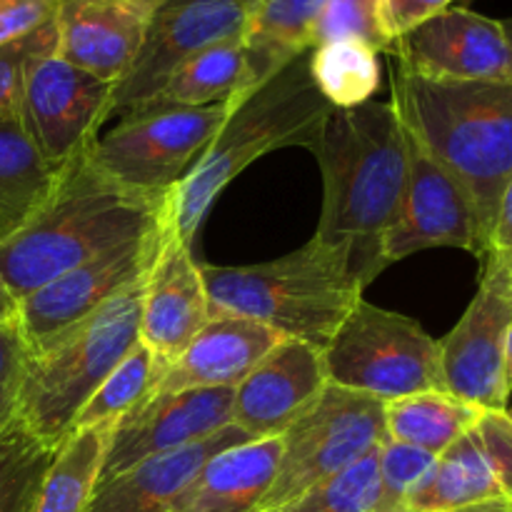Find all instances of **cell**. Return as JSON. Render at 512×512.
<instances>
[{
    "mask_svg": "<svg viewBox=\"0 0 512 512\" xmlns=\"http://www.w3.org/2000/svg\"><path fill=\"white\" fill-rule=\"evenodd\" d=\"M323 170V215L313 238L348 258L360 285L385 265V238L403 210L408 138L393 103L333 108L310 148Z\"/></svg>",
    "mask_w": 512,
    "mask_h": 512,
    "instance_id": "1",
    "label": "cell"
},
{
    "mask_svg": "<svg viewBox=\"0 0 512 512\" xmlns=\"http://www.w3.org/2000/svg\"><path fill=\"white\" fill-rule=\"evenodd\" d=\"M170 193L118 183L88 148L58 170L38 213L0 243V280L20 303L58 275L153 230L170 213Z\"/></svg>",
    "mask_w": 512,
    "mask_h": 512,
    "instance_id": "2",
    "label": "cell"
},
{
    "mask_svg": "<svg viewBox=\"0 0 512 512\" xmlns=\"http://www.w3.org/2000/svg\"><path fill=\"white\" fill-rule=\"evenodd\" d=\"M390 90L405 128L470 198L488 248L512 175V83L433 80L393 60Z\"/></svg>",
    "mask_w": 512,
    "mask_h": 512,
    "instance_id": "3",
    "label": "cell"
},
{
    "mask_svg": "<svg viewBox=\"0 0 512 512\" xmlns=\"http://www.w3.org/2000/svg\"><path fill=\"white\" fill-rule=\"evenodd\" d=\"M215 138L170 193L175 235L193 243L200 223L220 193L265 153L288 145L313 148L333 105L315 88L308 53L295 58L250 93L230 98Z\"/></svg>",
    "mask_w": 512,
    "mask_h": 512,
    "instance_id": "4",
    "label": "cell"
},
{
    "mask_svg": "<svg viewBox=\"0 0 512 512\" xmlns=\"http://www.w3.org/2000/svg\"><path fill=\"white\" fill-rule=\"evenodd\" d=\"M213 313L243 315L283 338L323 350L350 310L363 300V285L340 250L310 238L285 258L238 268L200 265Z\"/></svg>",
    "mask_w": 512,
    "mask_h": 512,
    "instance_id": "5",
    "label": "cell"
},
{
    "mask_svg": "<svg viewBox=\"0 0 512 512\" xmlns=\"http://www.w3.org/2000/svg\"><path fill=\"white\" fill-rule=\"evenodd\" d=\"M150 278V275H148ZM148 278L128 285L38 353H30L18 418L50 448L75 428V418L115 365L140 343Z\"/></svg>",
    "mask_w": 512,
    "mask_h": 512,
    "instance_id": "6",
    "label": "cell"
},
{
    "mask_svg": "<svg viewBox=\"0 0 512 512\" xmlns=\"http://www.w3.org/2000/svg\"><path fill=\"white\" fill-rule=\"evenodd\" d=\"M328 383L383 403L448 390L440 343L413 318L360 300L323 348Z\"/></svg>",
    "mask_w": 512,
    "mask_h": 512,
    "instance_id": "7",
    "label": "cell"
},
{
    "mask_svg": "<svg viewBox=\"0 0 512 512\" xmlns=\"http://www.w3.org/2000/svg\"><path fill=\"white\" fill-rule=\"evenodd\" d=\"M283 438L278 475L260 512L293 503L315 485L335 478L388 440L385 403L370 395L325 385L320 398Z\"/></svg>",
    "mask_w": 512,
    "mask_h": 512,
    "instance_id": "8",
    "label": "cell"
},
{
    "mask_svg": "<svg viewBox=\"0 0 512 512\" xmlns=\"http://www.w3.org/2000/svg\"><path fill=\"white\" fill-rule=\"evenodd\" d=\"M228 110V100L205 108L133 110L95 140L93 160L128 188L165 195L193 170Z\"/></svg>",
    "mask_w": 512,
    "mask_h": 512,
    "instance_id": "9",
    "label": "cell"
},
{
    "mask_svg": "<svg viewBox=\"0 0 512 512\" xmlns=\"http://www.w3.org/2000/svg\"><path fill=\"white\" fill-rule=\"evenodd\" d=\"M512 333V253L488 250L475 298L440 343L448 393L480 410H508L505 358Z\"/></svg>",
    "mask_w": 512,
    "mask_h": 512,
    "instance_id": "10",
    "label": "cell"
},
{
    "mask_svg": "<svg viewBox=\"0 0 512 512\" xmlns=\"http://www.w3.org/2000/svg\"><path fill=\"white\" fill-rule=\"evenodd\" d=\"M173 233V218L168 213L148 233L95 255L20 300L15 320L30 353H38L50 340L88 318L120 290L148 278Z\"/></svg>",
    "mask_w": 512,
    "mask_h": 512,
    "instance_id": "11",
    "label": "cell"
},
{
    "mask_svg": "<svg viewBox=\"0 0 512 512\" xmlns=\"http://www.w3.org/2000/svg\"><path fill=\"white\" fill-rule=\"evenodd\" d=\"M115 85L50 53L25 78L18 113L35 148L53 168L93 148L100 125L113 115Z\"/></svg>",
    "mask_w": 512,
    "mask_h": 512,
    "instance_id": "12",
    "label": "cell"
},
{
    "mask_svg": "<svg viewBox=\"0 0 512 512\" xmlns=\"http://www.w3.org/2000/svg\"><path fill=\"white\" fill-rule=\"evenodd\" d=\"M245 0H163L150 20L143 48L115 85L113 113H133L163 88L165 80L200 50L243 35Z\"/></svg>",
    "mask_w": 512,
    "mask_h": 512,
    "instance_id": "13",
    "label": "cell"
},
{
    "mask_svg": "<svg viewBox=\"0 0 512 512\" xmlns=\"http://www.w3.org/2000/svg\"><path fill=\"white\" fill-rule=\"evenodd\" d=\"M405 138H408V185H405L398 223L385 238V265L398 263L428 248H460L483 260L488 248L465 190L415 140L408 128Z\"/></svg>",
    "mask_w": 512,
    "mask_h": 512,
    "instance_id": "14",
    "label": "cell"
},
{
    "mask_svg": "<svg viewBox=\"0 0 512 512\" xmlns=\"http://www.w3.org/2000/svg\"><path fill=\"white\" fill-rule=\"evenodd\" d=\"M233 388L153 393L113 430L100 480H108L153 455L173 453L233 425Z\"/></svg>",
    "mask_w": 512,
    "mask_h": 512,
    "instance_id": "15",
    "label": "cell"
},
{
    "mask_svg": "<svg viewBox=\"0 0 512 512\" xmlns=\"http://www.w3.org/2000/svg\"><path fill=\"white\" fill-rule=\"evenodd\" d=\"M388 55L423 78L512 83V53L500 20L460 5L395 40Z\"/></svg>",
    "mask_w": 512,
    "mask_h": 512,
    "instance_id": "16",
    "label": "cell"
},
{
    "mask_svg": "<svg viewBox=\"0 0 512 512\" xmlns=\"http://www.w3.org/2000/svg\"><path fill=\"white\" fill-rule=\"evenodd\" d=\"M328 385L323 350L283 338L235 388L233 425L248 438H280Z\"/></svg>",
    "mask_w": 512,
    "mask_h": 512,
    "instance_id": "17",
    "label": "cell"
},
{
    "mask_svg": "<svg viewBox=\"0 0 512 512\" xmlns=\"http://www.w3.org/2000/svg\"><path fill=\"white\" fill-rule=\"evenodd\" d=\"M163 0H60L58 50L75 68L118 85L143 48Z\"/></svg>",
    "mask_w": 512,
    "mask_h": 512,
    "instance_id": "18",
    "label": "cell"
},
{
    "mask_svg": "<svg viewBox=\"0 0 512 512\" xmlns=\"http://www.w3.org/2000/svg\"><path fill=\"white\" fill-rule=\"evenodd\" d=\"M210 315L213 310L200 265L190 245L173 233L145 285L140 343L155 355L165 373L193 343Z\"/></svg>",
    "mask_w": 512,
    "mask_h": 512,
    "instance_id": "19",
    "label": "cell"
},
{
    "mask_svg": "<svg viewBox=\"0 0 512 512\" xmlns=\"http://www.w3.org/2000/svg\"><path fill=\"white\" fill-rule=\"evenodd\" d=\"M253 440L235 425L165 455H153L123 473L100 480L88 512H185L203 465L220 450Z\"/></svg>",
    "mask_w": 512,
    "mask_h": 512,
    "instance_id": "20",
    "label": "cell"
},
{
    "mask_svg": "<svg viewBox=\"0 0 512 512\" xmlns=\"http://www.w3.org/2000/svg\"><path fill=\"white\" fill-rule=\"evenodd\" d=\"M283 340L268 325L243 315L213 313L193 343L163 373L158 393L238 388L250 370Z\"/></svg>",
    "mask_w": 512,
    "mask_h": 512,
    "instance_id": "21",
    "label": "cell"
},
{
    "mask_svg": "<svg viewBox=\"0 0 512 512\" xmlns=\"http://www.w3.org/2000/svg\"><path fill=\"white\" fill-rule=\"evenodd\" d=\"M280 458L283 438L245 440L220 450L195 478L185 512H260Z\"/></svg>",
    "mask_w": 512,
    "mask_h": 512,
    "instance_id": "22",
    "label": "cell"
},
{
    "mask_svg": "<svg viewBox=\"0 0 512 512\" xmlns=\"http://www.w3.org/2000/svg\"><path fill=\"white\" fill-rule=\"evenodd\" d=\"M328 0H258L243 28L253 88L313 48V33Z\"/></svg>",
    "mask_w": 512,
    "mask_h": 512,
    "instance_id": "23",
    "label": "cell"
},
{
    "mask_svg": "<svg viewBox=\"0 0 512 512\" xmlns=\"http://www.w3.org/2000/svg\"><path fill=\"white\" fill-rule=\"evenodd\" d=\"M253 90L250 80V60L243 38L220 40L210 48L200 50L185 60L163 83L158 93L150 95L138 110H168V108H205L223 103Z\"/></svg>",
    "mask_w": 512,
    "mask_h": 512,
    "instance_id": "24",
    "label": "cell"
},
{
    "mask_svg": "<svg viewBox=\"0 0 512 512\" xmlns=\"http://www.w3.org/2000/svg\"><path fill=\"white\" fill-rule=\"evenodd\" d=\"M58 168L28 138L18 110L0 118V243L18 233L50 195Z\"/></svg>",
    "mask_w": 512,
    "mask_h": 512,
    "instance_id": "25",
    "label": "cell"
},
{
    "mask_svg": "<svg viewBox=\"0 0 512 512\" xmlns=\"http://www.w3.org/2000/svg\"><path fill=\"white\" fill-rule=\"evenodd\" d=\"M493 500H505L503 490L473 428L438 455L430 473L410 495L405 512H450Z\"/></svg>",
    "mask_w": 512,
    "mask_h": 512,
    "instance_id": "26",
    "label": "cell"
},
{
    "mask_svg": "<svg viewBox=\"0 0 512 512\" xmlns=\"http://www.w3.org/2000/svg\"><path fill=\"white\" fill-rule=\"evenodd\" d=\"M115 425L75 428L55 450L33 512H88Z\"/></svg>",
    "mask_w": 512,
    "mask_h": 512,
    "instance_id": "27",
    "label": "cell"
},
{
    "mask_svg": "<svg viewBox=\"0 0 512 512\" xmlns=\"http://www.w3.org/2000/svg\"><path fill=\"white\" fill-rule=\"evenodd\" d=\"M483 413L485 410L455 398L448 390L408 395L385 403V435L438 458L473 430Z\"/></svg>",
    "mask_w": 512,
    "mask_h": 512,
    "instance_id": "28",
    "label": "cell"
},
{
    "mask_svg": "<svg viewBox=\"0 0 512 512\" xmlns=\"http://www.w3.org/2000/svg\"><path fill=\"white\" fill-rule=\"evenodd\" d=\"M315 88L333 108H358L380 88V53L360 40H330L308 53Z\"/></svg>",
    "mask_w": 512,
    "mask_h": 512,
    "instance_id": "29",
    "label": "cell"
},
{
    "mask_svg": "<svg viewBox=\"0 0 512 512\" xmlns=\"http://www.w3.org/2000/svg\"><path fill=\"white\" fill-rule=\"evenodd\" d=\"M160 378H163V368L155 355L143 343H138L90 395L75 418V428L118 425L130 410L138 408L158 388Z\"/></svg>",
    "mask_w": 512,
    "mask_h": 512,
    "instance_id": "30",
    "label": "cell"
},
{
    "mask_svg": "<svg viewBox=\"0 0 512 512\" xmlns=\"http://www.w3.org/2000/svg\"><path fill=\"white\" fill-rule=\"evenodd\" d=\"M55 450L15 418L0 435V512H33Z\"/></svg>",
    "mask_w": 512,
    "mask_h": 512,
    "instance_id": "31",
    "label": "cell"
},
{
    "mask_svg": "<svg viewBox=\"0 0 512 512\" xmlns=\"http://www.w3.org/2000/svg\"><path fill=\"white\" fill-rule=\"evenodd\" d=\"M378 450L273 512H380Z\"/></svg>",
    "mask_w": 512,
    "mask_h": 512,
    "instance_id": "32",
    "label": "cell"
},
{
    "mask_svg": "<svg viewBox=\"0 0 512 512\" xmlns=\"http://www.w3.org/2000/svg\"><path fill=\"white\" fill-rule=\"evenodd\" d=\"M383 3L385 0H328L315 25L313 48L330 40H360L378 53H390L393 40L383 23Z\"/></svg>",
    "mask_w": 512,
    "mask_h": 512,
    "instance_id": "33",
    "label": "cell"
},
{
    "mask_svg": "<svg viewBox=\"0 0 512 512\" xmlns=\"http://www.w3.org/2000/svg\"><path fill=\"white\" fill-rule=\"evenodd\" d=\"M435 455L413 445L385 440L378 453L380 512H405L413 490L435 465Z\"/></svg>",
    "mask_w": 512,
    "mask_h": 512,
    "instance_id": "34",
    "label": "cell"
},
{
    "mask_svg": "<svg viewBox=\"0 0 512 512\" xmlns=\"http://www.w3.org/2000/svg\"><path fill=\"white\" fill-rule=\"evenodd\" d=\"M58 50V30L55 20L38 28L35 33L15 40L0 48V118L13 110H18L20 98H23L25 78L33 68L35 60Z\"/></svg>",
    "mask_w": 512,
    "mask_h": 512,
    "instance_id": "35",
    "label": "cell"
},
{
    "mask_svg": "<svg viewBox=\"0 0 512 512\" xmlns=\"http://www.w3.org/2000/svg\"><path fill=\"white\" fill-rule=\"evenodd\" d=\"M28 358L30 350L20 333L18 320L13 318L0 325V435L18 418Z\"/></svg>",
    "mask_w": 512,
    "mask_h": 512,
    "instance_id": "36",
    "label": "cell"
},
{
    "mask_svg": "<svg viewBox=\"0 0 512 512\" xmlns=\"http://www.w3.org/2000/svg\"><path fill=\"white\" fill-rule=\"evenodd\" d=\"M475 435L498 478L503 498L512 503V418L508 410H485L475 425Z\"/></svg>",
    "mask_w": 512,
    "mask_h": 512,
    "instance_id": "37",
    "label": "cell"
},
{
    "mask_svg": "<svg viewBox=\"0 0 512 512\" xmlns=\"http://www.w3.org/2000/svg\"><path fill=\"white\" fill-rule=\"evenodd\" d=\"M60 0H0V48L55 20Z\"/></svg>",
    "mask_w": 512,
    "mask_h": 512,
    "instance_id": "38",
    "label": "cell"
},
{
    "mask_svg": "<svg viewBox=\"0 0 512 512\" xmlns=\"http://www.w3.org/2000/svg\"><path fill=\"white\" fill-rule=\"evenodd\" d=\"M458 5V0H385L383 3V23L390 40L403 38L413 33L423 23H428L435 15L445 13L448 8Z\"/></svg>",
    "mask_w": 512,
    "mask_h": 512,
    "instance_id": "39",
    "label": "cell"
},
{
    "mask_svg": "<svg viewBox=\"0 0 512 512\" xmlns=\"http://www.w3.org/2000/svg\"><path fill=\"white\" fill-rule=\"evenodd\" d=\"M488 250H503L512 253V175L505 185L503 195H500L498 213H495L493 233H490Z\"/></svg>",
    "mask_w": 512,
    "mask_h": 512,
    "instance_id": "40",
    "label": "cell"
},
{
    "mask_svg": "<svg viewBox=\"0 0 512 512\" xmlns=\"http://www.w3.org/2000/svg\"><path fill=\"white\" fill-rule=\"evenodd\" d=\"M15 313H18V300L10 295V290L5 288V283L0 280V325L13 320Z\"/></svg>",
    "mask_w": 512,
    "mask_h": 512,
    "instance_id": "41",
    "label": "cell"
},
{
    "mask_svg": "<svg viewBox=\"0 0 512 512\" xmlns=\"http://www.w3.org/2000/svg\"><path fill=\"white\" fill-rule=\"evenodd\" d=\"M450 512H512V503H508V500H493V503L473 505V508L450 510Z\"/></svg>",
    "mask_w": 512,
    "mask_h": 512,
    "instance_id": "42",
    "label": "cell"
},
{
    "mask_svg": "<svg viewBox=\"0 0 512 512\" xmlns=\"http://www.w3.org/2000/svg\"><path fill=\"white\" fill-rule=\"evenodd\" d=\"M505 375H508V385L512 388V333L508 343V358H505Z\"/></svg>",
    "mask_w": 512,
    "mask_h": 512,
    "instance_id": "43",
    "label": "cell"
},
{
    "mask_svg": "<svg viewBox=\"0 0 512 512\" xmlns=\"http://www.w3.org/2000/svg\"><path fill=\"white\" fill-rule=\"evenodd\" d=\"M500 28H503V33H505V40H508V45H510V53H512V18H505V20H500Z\"/></svg>",
    "mask_w": 512,
    "mask_h": 512,
    "instance_id": "44",
    "label": "cell"
},
{
    "mask_svg": "<svg viewBox=\"0 0 512 512\" xmlns=\"http://www.w3.org/2000/svg\"><path fill=\"white\" fill-rule=\"evenodd\" d=\"M470 3H473V0H458V5H460V8H468Z\"/></svg>",
    "mask_w": 512,
    "mask_h": 512,
    "instance_id": "45",
    "label": "cell"
},
{
    "mask_svg": "<svg viewBox=\"0 0 512 512\" xmlns=\"http://www.w3.org/2000/svg\"><path fill=\"white\" fill-rule=\"evenodd\" d=\"M245 3H248V5H250V8H253V5H255V3H258V0H245Z\"/></svg>",
    "mask_w": 512,
    "mask_h": 512,
    "instance_id": "46",
    "label": "cell"
},
{
    "mask_svg": "<svg viewBox=\"0 0 512 512\" xmlns=\"http://www.w3.org/2000/svg\"><path fill=\"white\" fill-rule=\"evenodd\" d=\"M508 415H510V418H512V408H508Z\"/></svg>",
    "mask_w": 512,
    "mask_h": 512,
    "instance_id": "47",
    "label": "cell"
}]
</instances>
